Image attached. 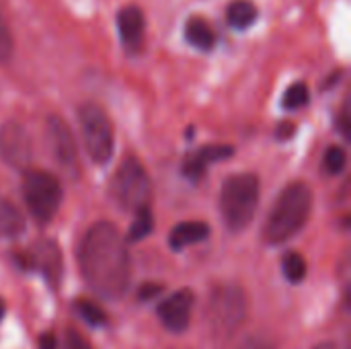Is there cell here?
I'll use <instances>...</instances> for the list:
<instances>
[{
    "instance_id": "obj_27",
    "label": "cell",
    "mask_w": 351,
    "mask_h": 349,
    "mask_svg": "<svg viewBox=\"0 0 351 349\" xmlns=\"http://www.w3.org/2000/svg\"><path fill=\"white\" fill-rule=\"evenodd\" d=\"M339 125H341V132L346 138H350V101L343 103V109H341V115H339Z\"/></svg>"
},
{
    "instance_id": "obj_10",
    "label": "cell",
    "mask_w": 351,
    "mask_h": 349,
    "mask_svg": "<svg viewBox=\"0 0 351 349\" xmlns=\"http://www.w3.org/2000/svg\"><path fill=\"white\" fill-rule=\"evenodd\" d=\"M193 302H195V296L189 288L177 290L167 300H162L158 304L156 313H158V319L165 325V329H169L173 333H183L189 327Z\"/></svg>"
},
{
    "instance_id": "obj_18",
    "label": "cell",
    "mask_w": 351,
    "mask_h": 349,
    "mask_svg": "<svg viewBox=\"0 0 351 349\" xmlns=\"http://www.w3.org/2000/svg\"><path fill=\"white\" fill-rule=\"evenodd\" d=\"M282 272H284V276H286V280L290 284L304 282V278H306V261H304V257L300 253H294V251L286 253L284 259H282Z\"/></svg>"
},
{
    "instance_id": "obj_16",
    "label": "cell",
    "mask_w": 351,
    "mask_h": 349,
    "mask_svg": "<svg viewBox=\"0 0 351 349\" xmlns=\"http://www.w3.org/2000/svg\"><path fill=\"white\" fill-rule=\"evenodd\" d=\"M228 25L234 29H249L257 19V6L251 0H232L226 12Z\"/></svg>"
},
{
    "instance_id": "obj_19",
    "label": "cell",
    "mask_w": 351,
    "mask_h": 349,
    "mask_svg": "<svg viewBox=\"0 0 351 349\" xmlns=\"http://www.w3.org/2000/svg\"><path fill=\"white\" fill-rule=\"evenodd\" d=\"M311 99V93H308V86L304 82H294L286 93H284V99H282V105L286 109H300L308 103Z\"/></svg>"
},
{
    "instance_id": "obj_13",
    "label": "cell",
    "mask_w": 351,
    "mask_h": 349,
    "mask_svg": "<svg viewBox=\"0 0 351 349\" xmlns=\"http://www.w3.org/2000/svg\"><path fill=\"white\" fill-rule=\"evenodd\" d=\"M210 237V226L206 222L199 220H191V222H181L177 224L171 234H169V245L173 251H181L189 245L202 243Z\"/></svg>"
},
{
    "instance_id": "obj_20",
    "label": "cell",
    "mask_w": 351,
    "mask_h": 349,
    "mask_svg": "<svg viewBox=\"0 0 351 349\" xmlns=\"http://www.w3.org/2000/svg\"><path fill=\"white\" fill-rule=\"evenodd\" d=\"M76 311H78V315H80L90 327H101V325H105V321H107L105 313H103L95 302L76 300Z\"/></svg>"
},
{
    "instance_id": "obj_32",
    "label": "cell",
    "mask_w": 351,
    "mask_h": 349,
    "mask_svg": "<svg viewBox=\"0 0 351 349\" xmlns=\"http://www.w3.org/2000/svg\"><path fill=\"white\" fill-rule=\"evenodd\" d=\"M4 313H6V304H4V300L0 298V321H2V317H4Z\"/></svg>"
},
{
    "instance_id": "obj_24",
    "label": "cell",
    "mask_w": 351,
    "mask_h": 349,
    "mask_svg": "<svg viewBox=\"0 0 351 349\" xmlns=\"http://www.w3.org/2000/svg\"><path fill=\"white\" fill-rule=\"evenodd\" d=\"M12 47H14L12 35H10V31H8V27H6V23H4V19H2V14H0V64L10 60Z\"/></svg>"
},
{
    "instance_id": "obj_12",
    "label": "cell",
    "mask_w": 351,
    "mask_h": 349,
    "mask_svg": "<svg viewBox=\"0 0 351 349\" xmlns=\"http://www.w3.org/2000/svg\"><path fill=\"white\" fill-rule=\"evenodd\" d=\"M117 27H119V35H121V41L128 45V47H138L144 39V14L138 6L130 4V6H123L119 12H117Z\"/></svg>"
},
{
    "instance_id": "obj_14",
    "label": "cell",
    "mask_w": 351,
    "mask_h": 349,
    "mask_svg": "<svg viewBox=\"0 0 351 349\" xmlns=\"http://www.w3.org/2000/svg\"><path fill=\"white\" fill-rule=\"evenodd\" d=\"M185 39L193 47H197L202 51H210L216 45V33H214L212 25L206 19H202V16H191L187 21V25H185Z\"/></svg>"
},
{
    "instance_id": "obj_21",
    "label": "cell",
    "mask_w": 351,
    "mask_h": 349,
    "mask_svg": "<svg viewBox=\"0 0 351 349\" xmlns=\"http://www.w3.org/2000/svg\"><path fill=\"white\" fill-rule=\"evenodd\" d=\"M348 165V152L341 146H331L325 154V169L331 175H339Z\"/></svg>"
},
{
    "instance_id": "obj_31",
    "label": "cell",
    "mask_w": 351,
    "mask_h": 349,
    "mask_svg": "<svg viewBox=\"0 0 351 349\" xmlns=\"http://www.w3.org/2000/svg\"><path fill=\"white\" fill-rule=\"evenodd\" d=\"M313 349H341L337 344H333V341H325V344H319V346H315Z\"/></svg>"
},
{
    "instance_id": "obj_25",
    "label": "cell",
    "mask_w": 351,
    "mask_h": 349,
    "mask_svg": "<svg viewBox=\"0 0 351 349\" xmlns=\"http://www.w3.org/2000/svg\"><path fill=\"white\" fill-rule=\"evenodd\" d=\"M64 349H90L88 341L76 329H66L64 333Z\"/></svg>"
},
{
    "instance_id": "obj_8",
    "label": "cell",
    "mask_w": 351,
    "mask_h": 349,
    "mask_svg": "<svg viewBox=\"0 0 351 349\" xmlns=\"http://www.w3.org/2000/svg\"><path fill=\"white\" fill-rule=\"evenodd\" d=\"M0 158L19 171L31 167L33 144L27 130L19 121H6L0 128Z\"/></svg>"
},
{
    "instance_id": "obj_22",
    "label": "cell",
    "mask_w": 351,
    "mask_h": 349,
    "mask_svg": "<svg viewBox=\"0 0 351 349\" xmlns=\"http://www.w3.org/2000/svg\"><path fill=\"white\" fill-rule=\"evenodd\" d=\"M206 169H208V163L199 156V152L195 154H189L183 163V175L187 179H191L193 183H197L204 175H206Z\"/></svg>"
},
{
    "instance_id": "obj_2",
    "label": "cell",
    "mask_w": 351,
    "mask_h": 349,
    "mask_svg": "<svg viewBox=\"0 0 351 349\" xmlns=\"http://www.w3.org/2000/svg\"><path fill=\"white\" fill-rule=\"evenodd\" d=\"M313 210V189L304 181L290 183L276 200L263 224V241L267 245H282L296 237Z\"/></svg>"
},
{
    "instance_id": "obj_30",
    "label": "cell",
    "mask_w": 351,
    "mask_h": 349,
    "mask_svg": "<svg viewBox=\"0 0 351 349\" xmlns=\"http://www.w3.org/2000/svg\"><path fill=\"white\" fill-rule=\"evenodd\" d=\"M294 123H282L280 128H278V138L280 140H286V138H292V134H294Z\"/></svg>"
},
{
    "instance_id": "obj_4",
    "label": "cell",
    "mask_w": 351,
    "mask_h": 349,
    "mask_svg": "<svg viewBox=\"0 0 351 349\" xmlns=\"http://www.w3.org/2000/svg\"><path fill=\"white\" fill-rule=\"evenodd\" d=\"M259 204V179L253 173H241L226 179L220 191V212L232 232L245 230Z\"/></svg>"
},
{
    "instance_id": "obj_28",
    "label": "cell",
    "mask_w": 351,
    "mask_h": 349,
    "mask_svg": "<svg viewBox=\"0 0 351 349\" xmlns=\"http://www.w3.org/2000/svg\"><path fill=\"white\" fill-rule=\"evenodd\" d=\"M58 348V341H56V335L53 333H43L39 337V349H56Z\"/></svg>"
},
{
    "instance_id": "obj_3",
    "label": "cell",
    "mask_w": 351,
    "mask_h": 349,
    "mask_svg": "<svg viewBox=\"0 0 351 349\" xmlns=\"http://www.w3.org/2000/svg\"><path fill=\"white\" fill-rule=\"evenodd\" d=\"M247 313H249V300L241 286L220 284L212 290L206 319L216 339L220 341L230 339L237 333V329L245 323Z\"/></svg>"
},
{
    "instance_id": "obj_5",
    "label": "cell",
    "mask_w": 351,
    "mask_h": 349,
    "mask_svg": "<svg viewBox=\"0 0 351 349\" xmlns=\"http://www.w3.org/2000/svg\"><path fill=\"white\" fill-rule=\"evenodd\" d=\"M21 191H23V200L27 204L29 214L39 224H47L60 210L62 187H60L58 179L47 171L25 169Z\"/></svg>"
},
{
    "instance_id": "obj_9",
    "label": "cell",
    "mask_w": 351,
    "mask_h": 349,
    "mask_svg": "<svg viewBox=\"0 0 351 349\" xmlns=\"http://www.w3.org/2000/svg\"><path fill=\"white\" fill-rule=\"evenodd\" d=\"M47 146L53 156V160L68 173L78 169V150H76V140L68 128V123L51 115L47 119Z\"/></svg>"
},
{
    "instance_id": "obj_26",
    "label": "cell",
    "mask_w": 351,
    "mask_h": 349,
    "mask_svg": "<svg viewBox=\"0 0 351 349\" xmlns=\"http://www.w3.org/2000/svg\"><path fill=\"white\" fill-rule=\"evenodd\" d=\"M160 290H162V286L152 284V282H146V284H142V286H140L138 296H140V300H152L154 296H158V294H160Z\"/></svg>"
},
{
    "instance_id": "obj_15",
    "label": "cell",
    "mask_w": 351,
    "mask_h": 349,
    "mask_svg": "<svg viewBox=\"0 0 351 349\" xmlns=\"http://www.w3.org/2000/svg\"><path fill=\"white\" fill-rule=\"evenodd\" d=\"M23 232H25V216L12 202L0 197V239H16Z\"/></svg>"
},
{
    "instance_id": "obj_17",
    "label": "cell",
    "mask_w": 351,
    "mask_h": 349,
    "mask_svg": "<svg viewBox=\"0 0 351 349\" xmlns=\"http://www.w3.org/2000/svg\"><path fill=\"white\" fill-rule=\"evenodd\" d=\"M154 228V216H152V210L150 206H142L136 210V218L128 230V241L130 243H138L142 239H146Z\"/></svg>"
},
{
    "instance_id": "obj_29",
    "label": "cell",
    "mask_w": 351,
    "mask_h": 349,
    "mask_svg": "<svg viewBox=\"0 0 351 349\" xmlns=\"http://www.w3.org/2000/svg\"><path fill=\"white\" fill-rule=\"evenodd\" d=\"M239 349H271V346H267L265 341L261 339H247L245 344H241Z\"/></svg>"
},
{
    "instance_id": "obj_6",
    "label": "cell",
    "mask_w": 351,
    "mask_h": 349,
    "mask_svg": "<svg viewBox=\"0 0 351 349\" xmlns=\"http://www.w3.org/2000/svg\"><path fill=\"white\" fill-rule=\"evenodd\" d=\"M111 195L123 210L136 212L142 206H150L152 183L144 165L138 158L128 156L115 171L111 181Z\"/></svg>"
},
{
    "instance_id": "obj_1",
    "label": "cell",
    "mask_w": 351,
    "mask_h": 349,
    "mask_svg": "<svg viewBox=\"0 0 351 349\" xmlns=\"http://www.w3.org/2000/svg\"><path fill=\"white\" fill-rule=\"evenodd\" d=\"M86 286L103 300H119L132 280V259L125 241L111 222L93 224L78 251Z\"/></svg>"
},
{
    "instance_id": "obj_7",
    "label": "cell",
    "mask_w": 351,
    "mask_h": 349,
    "mask_svg": "<svg viewBox=\"0 0 351 349\" xmlns=\"http://www.w3.org/2000/svg\"><path fill=\"white\" fill-rule=\"evenodd\" d=\"M78 123L88 156L97 165L109 163V158L113 156V125L103 107L90 101L84 103L78 109Z\"/></svg>"
},
{
    "instance_id": "obj_23",
    "label": "cell",
    "mask_w": 351,
    "mask_h": 349,
    "mask_svg": "<svg viewBox=\"0 0 351 349\" xmlns=\"http://www.w3.org/2000/svg\"><path fill=\"white\" fill-rule=\"evenodd\" d=\"M199 156L210 165L214 160H224V158H230L234 154V148L232 146H220V144H210V146H204L197 150Z\"/></svg>"
},
{
    "instance_id": "obj_11",
    "label": "cell",
    "mask_w": 351,
    "mask_h": 349,
    "mask_svg": "<svg viewBox=\"0 0 351 349\" xmlns=\"http://www.w3.org/2000/svg\"><path fill=\"white\" fill-rule=\"evenodd\" d=\"M29 265L37 267L51 288L60 286L62 274H64V261H62V251L53 241L43 239L35 243L29 253Z\"/></svg>"
}]
</instances>
